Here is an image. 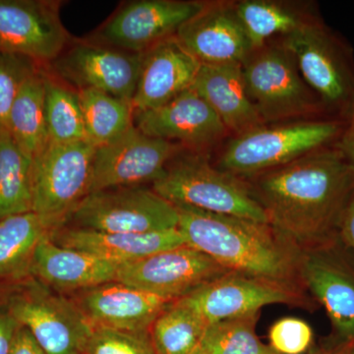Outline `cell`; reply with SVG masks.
Instances as JSON below:
<instances>
[{
    "mask_svg": "<svg viewBox=\"0 0 354 354\" xmlns=\"http://www.w3.org/2000/svg\"><path fill=\"white\" fill-rule=\"evenodd\" d=\"M252 178L269 225L301 250L337 236L354 194V167L335 145Z\"/></svg>",
    "mask_w": 354,
    "mask_h": 354,
    "instance_id": "6da1fadb",
    "label": "cell"
},
{
    "mask_svg": "<svg viewBox=\"0 0 354 354\" xmlns=\"http://www.w3.org/2000/svg\"><path fill=\"white\" fill-rule=\"evenodd\" d=\"M174 206L179 213L177 228L186 245L228 271L306 291L299 274L301 249L269 223Z\"/></svg>",
    "mask_w": 354,
    "mask_h": 354,
    "instance_id": "7a4b0ae2",
    "label": "cell"
},
{
    "mask_svg": "<svg viewBox=\"0 0 354 354\" xmlns=\"http://www.w3.org/2000/svg\"><path fill=\"white\" fill-rule=\"evenodd\" d=\"M152 188L174 205L269 223L249 183L214 167L201 152L184 150L178 153L153 181Z\"/></svg>",
    "mask_w": 354,
    "mask_h": 354,
    "instance_id": "3957f363",
    "label": "cell"
},
{
    "mask_svg": "<svg viewBox=\"0 0 354 354\" xmlns=\"http://www.w3.org/2000/svg\"><path fill=\"white\" fill-rule=\"evenodd\" d=\"M281 44L292 55L324 113L344 122L354 102V55L348 41L315 15Z\"/></svg>",
    "mask_w": 354,
    "mask_h": 354,
    "instance_id": "277c9868",
    "label": "cell"
},
{
    "mask_svg": "<svg viewBox=\"0 0 354 354\" xmlns=\"http://www.w3.org/2000/svg\"><path fill=\"white\" fill-rule=\"evenodd\" d=\"M344 127V121L329 118L272 127L262 125L230 140L218 160V169L242 179L252 178L335 145Z\"/></svg>",
    "mask_w": 354,
    "mask_h": 354,
    "instance_id": "5b68a950",
    "label": "cell"
},
{
    "mask_svg": "<svg viewBox=\"0 0 354 354\" xmlns=\"http://www.w3.org/2000/svg\"><path fill=\"white\" fill-rule=\"evenodd\" d=\"M2 288L0 299L46 354L84 353L94 328L71 297L32 277Z\"/></svg>",
    "mask_w": 354,
    "mask_h": 354,
    "instance_id": "8992f818",
    "label": "cell"
},
{
    "mask_svg": "<svg viewBox=\"0 0 354 354\" xmlns=\"http://www.w3.org/2000/svg\"><path fill=\"white\" fill-rule=\"evenodd\" d=\"M242 69L247 93L265 124L324 113L318 97L283 44H266L253 50Z\"/></svg>",
    "mask_w": 354,
    "mask_h": 354,
    "instance_id": "52a82bcc",
    "label": "cell"
},
{
    "mask_svg": "<svg viewBox=\"0 0 354 354\" xmlns=\"http://www.w3.org/2000/svg\"><path fill=\"white\" fill-rule=\"evenodd\" d=\"M71 227L113 234H146L178 227V209L143 185L95 191L70 216Z\"/></svg>",
    "mask_w": 354,
    "mask_h": 354,
    "instance_id": "ba28073f",
    "label": "cell"
},
{
    "mask_svg": "<svg viewBox=\"0 0 354 354\" xmlns=\"http://www.w3.org/2000/svg\"><path fill=\"white\" fill-rule=\"evenodd\" d=\"M94 153L87 141L48 143L32 160V212L67 225L88 194Z\"/></svg>",
    "mask_w": 354,
    "mask_h": 354,
    "instance_id": "9c48e42d",
    "label": "cell"
},
{
    "mask_svg": "<svg viewBox=\"0 0 354 354\" xmlns=\"http://www.w3.org/2000/svg\"><path fill=\"white\" fill-rule=\"evenodd\" d=\"M300 279L323 305L332 324L333 342L354 339V255L339 237L302 250Z\"/></svg>",
    "mask_w": 354,
    "mask_h": 354,
    "instance_id": "30bf717a",
    "label": "cell"
},
{
    "mask_svg": "<svg viewBox=\"0 0 354 354\" xmlns=\"http://www.w3.org/2000/svg\"><path fill=\"white\" fill-rule=\"evenodd\" d=\"M141 57L93 39H76L46 70L74 90L93 88L132 102Z\"/></svg>",
    "mask_w": 354,
    "mask_h": 354,
    "instance_id": "8fae6325",
    "label": "cell"
},
{
    "mask_svg": "<svg viewBox=\"0 0 354 354\" xmlns=\"http://www.w3.org/2000/svg\"><path fill=\"white\" fill-rule=\"evenodd\" d=\"M57 0H0V50L46 67L72 43Z\"/></svg>",
    "mask_w": 354,
    "mask_h": 354,
    "instance_id": "7c38bea8",
    "label": "cell"
},
{
    "mask_svg": "<svg viewBox=\"0 0 354 354\" xmlns=\"http://www.w3.org/2000/svg\"><path fill=\"white\" fill-rule=\"evenodd\" d=\"M184 150L179 144L148 136L134 125L118 139L95 148L88 194L153 183Z\"/></svg>",
    "mask_w": 354,
    "mask_h": 354,
    "instance_id": "4fadbf2b",
    "label": "cell"
},
{
    "mask_svg": "<svg viewBox=\"0 0 354 354\" xmlns=\"http://www.w3.org/2000/svg\"><path fill=\"white\" fill-rule=\"evenodd\" d=\"M179 299L196 311L208 325L260 313L263 307L271 304L304 307L314 304L306 291L232 272Z\"/></svg>",
    "mask_w": 354,
    "mask_h": 354,
    "instance_id": "5bb4252c",
    "label": "cell"
},
{
    "mask_svg": "<svg viewBox=\"0 0 354 354\" xmlns=\"http://www.w3.org/2000/svg\"><path fill=\"white\" fill-rule=\"evenodd\" d=\"M206 2L135 0L121 6L95 32L93 41L133 53H143L172 38Z\"/></svg>",
    "mask_w": 354,
    "mask_h": 354,
    "instance_id": "9a60e30c",
    "label": "cell"
},
{
    "mask_svg": "<svg viewBox=\"0 0 354 354\" xmlns=\"http://www.w3.org/2000/svg\"><path fill=\"white\" fill-rule=\"evenodd\" d=\"M227 272L206 254L183 245L118 266L115 281L176 300Z\"/></svg>",
    "mask_w": 354,
    "mask_h": 354,
    "instance_id": "2e32d148",
    "label": "cell"
},
{
    "mask_svg": "<svg viewBox=\"0 0 354 354\" xmlns=\"http://www.w3.org/2000/svg\"><path fill=\"white\" fill-rule=\"evenodd\" d=\"M134 125L148 136L202 152L227 135L220 118L192 88L171 101L134 114Z\"/></svg>",
    "mask_w": 354,
    "mask_h": 354,
    "instance_id": "e0dca14e",
    "label": "cell"
},
{
    "mask_svg": "<svg viewBox=\"0 0 354 354\" xmlns=\"http://www.w3.org/2000/svg\"><path fill=\"white\" fill-rule=\"evenodd\" d=\"M176 38L201 64H243L252 53L234 4L205 3Z\"/></svg>",
    "mask_w": 354,
    "mask_h": 354,
    "instance_id": "ac0fdd59",
    "label": "cell"
},
{
    "mask_svg": "<svg viewBox=\"0 0 354 354\" xmlns=\"http://www.w3.org/2000/svg\"><path fill=\"white\" fill-rule=\"evenodd\" d=\"M93 328L149 332L153 321L174 300L114 281L73 293Z\"/></svg>",
    "mask_w": 354,
    "mask_h": 354,
    "instance_id": "d6986e66",
    "label": "cell"
},
{
    "mask_svg": "<svg viewBox=\"0 0 354 354\" xmlns=\"http://www.w3.org/2000/svg\"><path fill=\"white\" fill-rule=\"evenodd\" d=\"M200 65L176 36L142 53L132 99L135 113L158 108L192 87Z\"/></svg>",
    "mask_w": 354,
    "mask_h": 354,
    "instance_id": "ffe728a7",
    "label": "cell"
},
{
    "mask_svg": "<svg viewBox=\"0 0 354 354\" xmlns=\"http://www.w3.org/2000/svg\"><path fill=\"white\" fill-rule=\"evenodd\" d=\"M50 237L58 245L83 251L118 266L186 245L178 228L133 234L95 232L65 225L53 230Z\"/></svg>",
    "mask_w": 354,
    "mask_h": 354,
    "instance_id": "44dd1931",
    "label": "cell"
},
{
    "mask_svg": "<svg viewBox=\"0 0 354 354\" xmlns=\"http://www.w3.org/2000/svg\"><path fill=\"white\" fill-rule=\"evenodd\" d=\"M50 235L44 237L37 247L32 264V278L64 295L115 281L118 265L58 245Z\"/></svg>",
    "mask_w": 354,
    "mask_h": 354,
    "instance_id": "7402d4cb",
    "label": "cell"
},
{
    "mask_svg": "<svg viewBox=\"0 0 354 354\" xmlns=\"http://www.w3.org/2000/svg\"><path fill=\"white\" fill-rule=\"evenodd\" d=\"M191 88L234 137L265 125L247 93L241 64H201Z\"/></svg>",
    "mask_w": 354,
    "mask_h": 354,
    "instance_id": "603a6c76",
    "label": "cell"
},
{
    "mask_svg": "<svg viewBox=\"0 0 354 354\" xmlns=\"http://www.w3.org/2000/svg\"><path fill=\"white\" fill-rule=\"evenodd\" d=\"M64 225L35 212L0 218V286L32 278V259L39 242Z\"/></svg>",
    "mask_w": 354,
    "mask_h": 354,
    "instance_id": "cb8c5ba5",
    "label": "cell"
},
{
    "mask_svg": "<svg viewBox=\"0 0 354 354\" xmlns=\"http://www.w3.org/2000/svg\"><path fill=\"white\" fill-rule=\"evenodd\" d=\"M8 130L30 160L48 144L46 113V68L39 66L25 79L11 109Z\"/></svg>",
    "mask_w": 354,
    "mask_h": 354,
    "instance_id": "d4e9b609",
    "label": "cell"
},
{
    "mask_svg": "<svg viewBox=\"0 0 354 354\" xmlns=\"http://www.w3.org/2000/svg\"><path fill=\"white\" fill-rule=\"evenodd\" d=\"M234 7L252 51L264 46L272 37L295 32L316 15L292 4L271 0H243Z\"/></svg>",
    "mask_w": 354,
    "mask_h": 354,
    "instance_id": "484cf974",
    "label": "cell"
},
{
    "mask_svg": "<svg viewBox=\"0 0 354 354\" xmlns=\"http://www.w3.org/2000/svg\"><path fill=\"white\" fill-rule=\"evenodd\" d=\"M208 327L196 311L176 299L160 312L149 334L158 354H199Z\"/></svg>",
    "mask_w": 354,
    "mask_h": 354,
    "instance_id": "4316f807",
    "label": "cell"
},
{
    "mask_svg": "<svg viewBox=\"0 0 354 354\" xmlns=\"http://www.w3.org/2000/svg\"><path fill=\"white\" fill-rule=\"evenodd\" d=\"M82 109L86 136L91 145H106L134 127L132 102L113 95L84 88L77 91Z\"/></svg>",
    "mask_w": 354,
    "mask_h": 354,
    "instance_id": "83f0119b",
    "label": "cell"
},
{
    "mask_svg": "<svg viewBox=\"0 0 354 354\" xmlns=\"http://www.w3.org/2000/svg\"><path fill=\"white\" fill-rule=\"evenodd\" d=\"M32 212V160L10 133L0 135V218Z\"/></svg>",
    "mask_w": 354,
    "mask_h": 354,
    "instance_id": "f1b7e54d",
    "label": "cell"
},
{
    "mask_svg": "<svg viewBox=\"0 0 354 354\" xmlns=\"http://www.w3.org/2000/svg\"><path fill=\"white\" fill-rule=\"evenodd\" d=\"M46 113L48 143L87 141L77 91L51 75L46 68Z\"/></svg>",
    "mask_w": 354,
    "mask_h": 354,
    "instance_id": "f546056e",
    "label": "cell"
},
{
    "mask_svg": "<svg viewBox=\"0 0 354 354\" xmlns=\"http://www.w3.org/2000/svg\"><path fill=\"white\" fill-rule=\"evenodd\" d=\"M260 313L211 324L199 354H270L274 353L256 333Z\"/></svg>",
    "mask_w": 354,
    "mask_h": 354,
    "instance_id": "4dcf8cb0",
    "label": "cell"
},
{
    "mask_svg": "<svg viewBox=\"0 0 354 354\" xmlns=\"http://www.w3.org/2000/svg\"><path fill=\"white\" fill-rule=\"evenodd\" d=\"M39 66L28 58L0 50V135L9 132L14 101L25 79Z\"/></svg>",
    "mask_w": 354,
    "mask_h": 354,
    "instance_id": "1f68e13d",
    "label": "cell"
},
{
    "mask_svg": "<svg viewBox=\"0 0 354 354\" xmlns=\"http://www.w3.org/2000/svg\"><path fill=\"white\" fill-rule=\"evenodd\" d=\"M83 354H158L149 332L95 328Z\"/></svg>",
    "mask_w": 354,
    "mask_h": 354,
    "instance_id": "d6a6232c",
    "label": "cell"
},
{
    "mask_svg": "<svg viewBox=\"0 0 354 354\" xmlns=\"http://www.w3.org/2000/svg\"><path fill=\"white\" fill-rule=\"evenodd\" d=\"M270 348L277 354H304L314 342L308 323L295 317H285L272 324L269 330Z\"/></svg>",
    "mask_w": 354,
    "mask_h": 354,
    "instance_id": "836d02e7",
    "label": "cell"
},
{
    "mask_svg": "<svg viewBox=\"0 0 354 354\" xmlns=\"http://www.w3.org/2000/svg\"><path fill=\"white\" fill-rule=\"evenodd\" d=\"M20 324L0 299V354H10L14 337Z\"/></svg>",
    "mask_w": 354,
    "mask_h": 354,
    "instance_id": "e575fe53",
    "label": "cell"
},
{
    "mask_svg": "<svg viewBox=\"0 0 354 354\" xmlns=\"http://www.w3.org/2000/svg\"><path fill=\"white\" fill-rule=\"evenodd\" d=\"M335 146L354 167V102L344 120V127Z\"/></svg>",
    "mask_w": 354,
    "mask_h": 354,
    "instance_id": "d590c367",
    "label": "cell"
},
{
    "mask_svg": "<svg viewBox=\"0 0 354 354\" xmlns=\"http://www.w3.org/2000/svg\"><path fill=\"white\" fill-rule=\"evenodd\" d=\"M10 354H46L31 332L20 325L14 337Z\"/></svg>",
    "mask_w": 354,
    "mask_h": 354,
    "instance_id": "8d00e7d4",
    "label": "cell"
},
{
    "mask_svg": "<svg viewBox=\"0 0 354 354\" xmlns=\"http://www.w3.org/2000/svg\"><path fill=\"white\" fill-rule=\"evenodd\" d=\"M337 237L346 248L354 255V194L342 216Z\"/></svg>",
    "mask_w": 354,
    "mask_h": 354,
    "instance_id": "74e56055",
    "label": "cell"
},
{
    "mask_svg": "<svg viewBox=\"0 0 354 354\" xmlns=\"http://www.w3.org/2000/svg\"><path fill=\"white\" fill-rule=\"evenodd\" d=\"M322 354H354L353 341L333 342L322 348Z\"/></svg>",
    "mask_w": 354,
    "mask_h": 354,
    "instance_id": "f35d334b",
    "label": "cell"
},
{
    "mask_svg": "<svg viewBox=\"0 0 354 354\" xmlns=\"http://www.w3.org/2000/svg\"><path fill=\"white\" fill-rule=\"evenodd\" d=\"M270 354H277V353H270ZM309 354H322V348L318 349V351H314V353H309Z\"/></svg>",
    "mask_w": 354,
    "mask_h": 354,
    "instance_id": "ab89813d",
    "label": "cell"
}]
</instances>
